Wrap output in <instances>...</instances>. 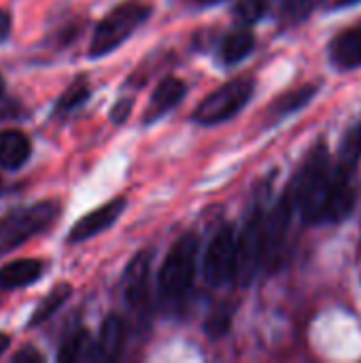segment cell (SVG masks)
<instances>
[{"label": "cell", "instance_id": "cell-27", "mask_svg": "<svg viewBox=\"0 0 361 363\" xmlns=\"http://www.w3.org/2000/svg\"><path fill=\"white\" fill-rule=\"evenodd\" d=\"M9 345H11V336L9 334H0V357L9 349Z\"/></svg>", "mask_w": 361, "mask_h": 363}, {"label": "cell", "instance_id": "cell-5", "mask_svg": "<svg viewBox=\"0 0 361 363\" xmlns=\"http://www.w3.org/2000/svg\"><path fill=\"white\" fill-rule=\"evenodd\" d=\"M253 89L255 81L249 77H240L221 85L198 104V108L194 111V121L200 125H217L232 119L251 100Z\"/></svg>", "mask_w": 361, "mask_h": 363}, {"label": "cell", "instance_id": "cell-31", "mask_svg": "<svg viewBox=\"0 0 361 363\" xmlns=\"http://www.w3.org/2000/svg\"><path fill=\"white\" fill-rule=\"evenodd\" d=\"M0 189H2V181H0Z\"/></svg>", "mask_w": 361, "mask_h": 363}, {"label": "cell", "instance_id": "cell-21", "mask_svg": "<svg viewBox=\"0 0 361 363\" xmlns=\"http://www.w3.org/2000/svg\"><path fill=\"white\" fill-rule=\"evenodd\" d=\"M321 0H283L281 2V15L285 21H302L306 19L317 6H319Z\"/></svg>", "mask_w": 361, "mask_h": 363}, {"label": "cell", "instance_id": "cell-8", "mask_svg": "<svg viewBox=\"0 0 361 363\" xmlns=\"http://www.w3.org/2000/svg\"><path fill=\"white\" fill-rule=\"evenodd\" d=\"M126 204H128L126 198H115V200L102 204L100 208H96L94 213L81 217V219L74 223V228L70 230V234H68L66 240H68L70 245H79V242H83V240H87V238H94V236H98L100 232L109 230V228L121 217Z\"/></svg>", "mask_w": 361, "mask_h": 363}, {"label": "cell", "instance_id": "cell-12", "mask_svg": "<svg viewBox=\"0 0 361 363\" xmlns=\"http://www.w3.org/2000/svg\"><path fill=\"white\" fill-rule=\"evenodd\" d=\"M32 153L30 138L19 130H2L0 132V166L6 170L21 168Z\"/></svg>", "mask_w": 361, "mask_h": 363}, {"label": "cell", "instance_id": "cell-16", "mask_svg": "<svg viewBox=\"0 0 361 363\" xmlns=\"http://www.w3.org/2000/svg\"><path fill=\"white\" fill-rule=\"evenodd\" d=\"M255 49V36L251 30H234L230 32L223 43H221V60L223 64H236L240 60H245L251 51Z\"/></svg>", "mask_w": 361, "mask_h": 363}, {"label": "cell", "instance_id": "cell-11", "mask_svg": "<svg viewBox=\"0 0 361 363\" xmlns=\"http://www.w3.org/2000/svg\"><path fill=\"white\" fill-rule=\"evenodd\" d=\"M45 272V264L40 259H17L0 268V289H21L36 283Z\"/></svg>", "mask_w": 361, "mask_h": 363}, {"label": "cell", "instance_id": "cell-18", "mask_svg": "<svg viewBox=\"0 0 361 363\" xmlns=\"http://www.w3.org/2000/svg\"><path fill=\"white\" fill-rule=\"evenodd\" d=\"M360 157H361V123H357V125H353V128H349V130H347V134H345V138H343V143H340L338 164H336V166H340L343 170L351 172V170L357 166Z\"/></svg>", "mask_w": 361, "mask_h": 363}, {"label": "cell", "instance_id": "cell-4", "mask_svg": "<svg viewBox=\"0 0 361 363\" xmlns=\"http://www.w3.org/2000/svg\"><path fill=\"white\" fill-rule=\"evenodd\" d=\"M196 259H198V238L194 234L181 236L172 245L160 268L157 285L164 298H181L191 287L196 277Z\"/></svg>", "mask_w": 361, "mask_h": 363}, {"label": "cell", "instance_id": "cell-2", "mask_svg": "<svg viewBox=\"0 0 361 363\" xmlns=\"http://www.w3.org/2000/svg\"><path fill=\"white\" fill-rule=\"evenodd\" d=\"M151 13H153L151 4L140 2V0H128V2L117 4L96 26L91 45H89V55L102 57L115 51L151 17Z\"/></svg>", "mask_w": 361, "mask_h": 363}, {"label": "cell", "instance_id": "cell-15", "mask_svg": "<svg viewBox=\"0 0 361 363\" xmlns=\"http://www.w3.org/2000/svg\"><path fill=\"white\" fill-rule=\"evenodd\" d=\"M89 359H98V349L94 338L85 330L74 332L57 353V362H89Z\"/></svg>", "mask_w": 361, "mask_h": 363}, {"label": "cell", "instance_id": "cell-23", "mask_svg": "<svg viewBox=\"0 0 361 363\" xmlns=\"http://www.w3.org/2000/svg\"><path fill=\"white\" fill-rule=\"evenodd\" d=\"M266 0H240L234 9V15L240 23L251 26L255 21H260L266 13Z\"/></svg>", "mask_w": 361, "mask_h": 363}, {"label": "cell", "instance_id": "cell-14", "mask_svg": "<svg viewBox=\"0 0 361 363\" xmlns=\"http://www.w3.org/2000/svg\"><path fill=\"white\" fill-rule=\"evenodd\" d=\"M123 336H126V325L119 315H109L102 323L100 330V340L96 345L98 349V359L113 362L121 355L123 349Z\"/></svg>", "mask_w": 361, "mask_h": 363}, {"label": "cell", "instance_id": "cell-29", "mask_svg": "<svg viewBox=\"0 0 361 363\" xmlns=\"http://www.w3.org/2000/svg\"><path fill=\"white\" fill-rule=\"evenodd\" d=\"M355 2H360V0H340V4H355Z\"/></svg>", "mask_w": 361, "mask_h": 363}, {"label": "cell", "instance_id": "cell-19", "mask_svg": "<svg viewBox=\"0 0 361 363\" xmlns=\"http://www.w3.org/2000/svg\"><path fill=\"white\" fill-rule=\"evenodd\" d=\"M89 81L85 77H77L74 83L62 94V98L57 100L55 104V113L57 115H64V113H70L74 108H79L87 98H89Z\"/></svg>", "mask_w": 361, "mask_h": 363}, {"label": "cell", "instance_id": "cell-6", "mask_svg": "<svg viewBox=\"0 0 361 363\" xmlns=\"http://www.w3.org/2000/svg\"><path fill=\"white\" fill-rule=\"evenodd\" d=\"M262 262H264V217H262V213L253 211L251 217L247 219L240 236L236 238L232 279L240 287L251 285Z\"/></svg>", "mask_w": 361, "mask_h": 363}, {"label": "cell", "instance_id": "cell-7", "mask_svg": "<svg viewBox=\"0 0 361 363\" xmlns=\"http://www.w3.org/2000/svg\"><path fill=\"white\" fill-rule=\"evenodd\" d=\"M236 234L232 225H221L213 236L204 255V279L213 287H221L234 274Z\"/></svg>", "mask_w": 361, "mask_h": 363}, {"label": "cell", "instance_id": "cell-9", "mask_svg": "<svg viewBox=\"0 0 361 363\" xmlns=\"http://www.w3.org/2000/svg\"><path fill=\"white\" fill-rule=\"evenodd\" d=\"M149 270H151V251H140L128 264L121 279V291L130 306H140L147 300Z\"/></svg>", "mask_w": 361, "mask_h": 363}, {"label": "cell", "instance_id": "cell-30", "mask_svg": "<svg viewBox=\"0 0 361 363\" xmlns=\"http://www.w3.org/2000/svg\"><path fill=\"white\" fill-rule=\"evenodd\" d=\"M2 91H4V81H2V77H0V96H2Z\"/></svg>", "mask_w": 361, "mask_h": 363}, {"label": "cell", "instance_id": "cell-3", "mask_svg": "<svg viewBox=\"0 0 361 363\" xmlns=\"http://www.w3.org/2000/svg\"><path fill=\"white\" fill-rule=\"evenodd\" d=\"M60 215L57 202H38L28 208H15L0 219V255L9 253L36 234H40Z\"/></svg>", "mask_w": 361, "mask_h": 363}, {"label": "cell", "instance_id": "cell-24", "mask_svg": "<svg viewBox=\"0 0 361 363\" xmlns=\"http://www.w3.org/2000/svg\"><path fill=\"white\" fill-rule=\"evenodd\" d=\"M132 106H134V100H132V98H123V100H119V102L113 106V111H111V119H113V123H117V125L126 123V121H128V117H130V113H132Z\"/></svg>", "mask_w": 361, "mask_h": 363}, {"label": "cell", "instance_id": "cell-22", "mask_svg": "<svg viewBox=\"0 0 361 363\" xmlns=\"http://www.w3.org/2000/svg\"><path fill=\"white\" fill-rule=\"evenodd\" d=\"M230 321H232V308L228 306V304H221V306H217L213 313H211V317H209V321H206V334L211 336V338H221L228 330H230Z\"/></svg>", "mask_w": 361, "mask_h": 363}, {"label": "cell", "instance_id": "cell-17", "mask_svg": "<svg viewBox=\"0 0 361 363\" xmlns=\"http://www.w3.org/2000/svg\"><path fill=\"white\" fill-rule=\"evenodd\" d=\"M70 294H72V287H70L68 283L55 285V287L40 300V304L34 308V313H32V317H30V321H28V328L40 325V323H45L49 317H53V315L66 304V300L70 298Z\"/></svg>", "mask_w": 361, "mask_h": 363}, {"label": "cell", "instance_id": "cell-1", "mask_svg": "<svg viewBox=\"0 0 361 363\" xmlns=\"http://www.w3.org/2000/svg\"><path fill=\"white\" fill-rule=\"evenodd\" d=\"M291 206H298L306 223L340 221L353 208L351 172L330 166V153L323 145L315 147L300 168L291 189Z\"/></svg>", "mask_w": 361, "mask_h": 363}, {"label": "cell", "instance_id": "cell-25", "mask_svg": "<svg viewBox=\"0 0 361 363\" xmlns=\"http://www.w3.org/2000/svg\"><path fill=\"white\" fill-rule=\"evenodd\" d=\"M45 359L36 349H32V347H23L15 357H13V363H40Z\"/></svg>", "mask_w": 361, "mask_h": 363}, {"label": "cell", "instance_id": "cell-13", "mask_svg": "<svg viewBox=\"0 0 361 363\" xmlns=\"http://www.w3.org/2000/svg\"><path fill=\"white\" fill-rule=\"evenodd\" d=\"M332 62L343 68V70H351V68H360L361 66V26L343 32L340 36H336V40L332 43Z\"/></svg>", "mask_w": 361, "mask_h": 363}, {"label": "cell", "instance_id": "cell-20", "mask_svg": "<svg viewBox=\"0 0 361 363\" xmlns=\"http://www.w3.org/2000/svg\"><path fill=\"white\" fill-rule=\"evenodd\" d=\"M313 96H315V87H313V85H304V87H300V89H294V91L285 94L283 98H279V100L272 104V113H274L277 117H285V115H289V113H296V111H300L304 104H309V102L313 100Z\"/></svg>", "mask_w": 361, "mask_h": 363}, {"label": "cell", "instance_id": "cell-28", "mask_svg": "<svg viewBox=\"0 0 361 363\" xmlns=\"http://www.w3.org/2000/svg\"><path fill=\"white\" fill-rule=\"evenodd\" d=\"M200 6H211V4H217V2H223V0H196Z\"/></svg>", "mask_w": 361, "mask_h": 363}, {"label": "cell", "instance_id": "cell-26", "mask_svg": "<svg viewBox=\"0 0 361 363\" xmlns=\"http://www.w3.org/2000/svg\"><path fill=\"white\" fill-rule=\"evenodd\" d=\"M11 26H13L11 13H9L6 9H0V43L9 38V34H11Z\"/></svg>", "mask_w": 361, "mask_h": 363}, {"label": "cell", "instance_id": "cell-10", "mask_svg": "<svg viewBox=\"0 0 361 363\" xmlns=\"http://www.w3.org/2000/svg\"><path fill=\"white\" fill-rule=\"evenodd\" d=\"M185 91H187L185 83L177 77H166L164 81H160V85L155 87V91L149 100V106H147L143 121L151 123V121L164 117L170 108H174L185 98Z\"/></svg>", "mask_w": 361, "mask_h": 363}]
</instances>
